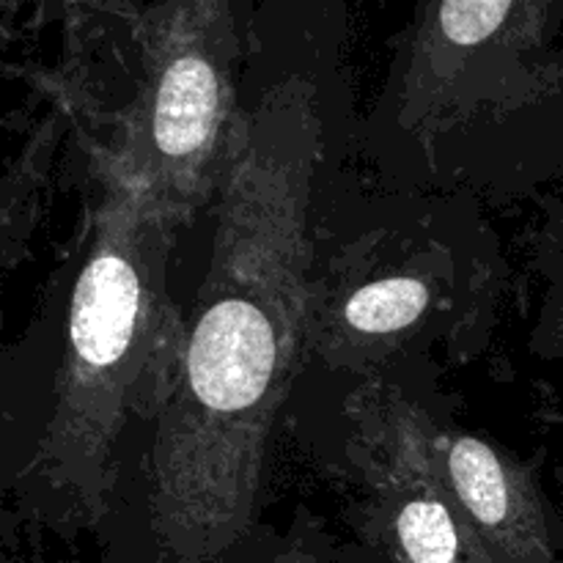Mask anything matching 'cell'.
I'll use <instances>...</instances> for the list:
<instances>
[{"mask_svg":"<svg viewBox=\"0 0 563 563\" xmlns=\"http://www.w3.org/2000/svg\"><path fill=\"white\" fill-rule=\"evenodd\" d=\"M322 159V119L302 102L269 99L231 126L185 363L148 445L152 509L174 537L225 539L256 504L306 346Z\"/></svg>","mask_w":563,"mask_h":563,"instance_id":"cell-1","label":"cell"},{"mask_svg":"<svg viewBox=\"0 0 563 563\" xmlns=\"http://www.w3.org/2000/svg\"><path fill=\"white\" fill-rule=\"evenodd\" d=\"M176 225L141 181L115 165L91 253L69 302L71 416L91 460L126 438H154L170 405L187 324L168 291Z\"/></svg>","mask_w":563,"mask_h":563,"instance_id":"cell-2","label":"cell"},{"mask_svg":"<svg viewBox=\"0 0 563 563\" xmlns=\"http://www.w3.org/2000/svg\"><path fill=\"white\" fill-rule=\"evenodd\" d=\"M454 258L445 247H416L379 262L313 275L306 346L333 366H368L438 328L454 306Z\"/></svg>","mask_w":563,"mask_h":563,"instance_id":"cell-3","label":"cell"},{"mask_svg":"<svg viewBox=\"0 0 563 563\" xmlns=\"http://www.w3.org/2000/svg\"><path fill=\"white\" fill-rule=\"evenodd\" d=\"M429 456L445 487L484 539H515L537 520V487L526 467L484 438L438 421L418 405Z\"/></svg>","mask_w":563,"mask_h":563,"instance_id":"cell-4","label":"cell"},{"mask_svg":"<svg viewBox=\"0 0 563 563\" xmlns=\"http://www.w3.org/2000/svg\"><path fill=\"white\" fill-rule=\"evenodd\" d=\"M511 9V0H443L440 31L456 47H478L487 42Z\"/></svg>","mask_w":563,"mask_h":563,"instance_id":"cell-5","label":"cell"}]
</instances>
